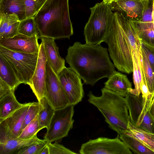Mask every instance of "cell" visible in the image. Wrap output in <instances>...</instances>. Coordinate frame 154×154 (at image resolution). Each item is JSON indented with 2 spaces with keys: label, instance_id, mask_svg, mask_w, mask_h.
I'll return each instance as SVG.
<instances>
[{
  "label": "cell",
  "instance_id": "1",
  "mask_svg": "<svg viewBox=\"0 0 154 154\" xmlns=\"http://www.w3.org/2000/svg\"><path fill=\"white\" fill-rule=\"evenodd\" d=\"M103 42L108 45L115 66L122 72H132L133 53L139 56L141 42L131 21L118 11L113 12Z\"/></svg>",
  "mask_w": 154,
  "mask_h": 154
},
{
  "label": "cell",
  "instance_id": "2",
  "mask_svg": "<svg viewBox=\"0 0 154 154\" xmlns=\"http://www.w3.org/2000/svg\"><path fill=\"white\" fill-rule=\"evenodd\" d=\"M65 59L69 67L86 85L94 86L99 80L108 78L116 71L107 49L100 44L75 42L69 47Z\"/></svg>",
  "mask_w": 154,
  "mask_h": 154
},
{
  "label": "cell",
  "instance_id": "3",
  "mask_svg": "<svg viewBox=\"0 0 154 154\" xmlns=\"http://www.w3.org/2000/svg\"><path fill=\"white\" fill-rule=\"evenodd\" d=\"M33 17L39 36L69 39L73 34L69 0H47Z\"/></svg>",
  "mask_w": 154,
  "mask_h": 154
},
{
  "label": "cell",
  "instance_id": "4",
  "mask_svg": "<svg viewBox=\"0 0 154 154\" xmlns=\"http://www.w3.org/2000/svg\"><path fill=\"white\" fill-rule=\"evenodd\" d=\"M101 91L100 96L89 91L88 101L101 112L110 128L119 135L127 133L130 120L125 98L104 88Z\"/></svg>",
  "mask_w": 154,
  "mask_h": 154
},
{
  "label": "cell",
  "instance_id": "5",
  "mask_svg": "<svg viewBox=\"0 0 154 154\" xmlns=\"http://www.w3.org/2000/svg\"><path fill=\"white\" fill-rule=\"evenodd\" d=\"M90 9V15L84 30L85 43L100 44L106 35L113 13L110 5L103 1L97 3Z\"/></svg>",
  "mask_w": 154,
  "mask_h": 154
},
{
  "label": "cell",
  "instance_id": "6",
  "mask_svg": "<svg viewBox=\"0 0 154 154\" xmlns=\"http://www.w3.org/2000/svg\"><path fill=\"white\" fill-rule=\"evenodd\" d=\"M0 54L8 62L21 84L29 85L35 70L38 54L16 52L1 45Z\"/></svg>",
  "mask_w": 154,
  "mask_h": 154
},
{
  "label": "cell",
  "instance_id": "7",
  "mask_svg": "<svg viewBox=\"0 0 154 154\" xmlns=\"http://www.w3.org/2000/svg\"><path fill=\"white\" fill-rule=\"evenodd\" d=\"M74 106L69 104L55 109L44 136V139L48 143L60 141L68 136L74 122L73 119Z\"/></svg>",
  "mask_w": 154,
  "mask_h": 154
},
{
  "label": "cell",
  "instance_id": "8",
  "mask_svg": "<svg viewBox=\"0 0 154 154\" xmlns=\"http://www.w3.org/2000/svg\"><path fill=\"white\" fill-rule=\"evenodd\" d=\"M79 152L81 154H132L130 149L120 139L100 137L90 139L83 143Z\"/></svg>",
  "mask_w": 154,
  "mask_h": 154
},
{
  "label": "cell",
  "instance_id": "9",
  "mask_svg": "<svg viewBox=\"0 0 154 154\" xmlns=\"http://www.w3.org/2000/svg\"><path fill=\"white\" fill-rule=\"evenodd\" d=\"M45 97L55 109L69 104L68 97L58 75L47 62Z\"/></svg>",
  "mask_w": 154,
  "mask_h": 154
},
{
  "label": "cell",
  "instance_id": "10",
  "mask_svg": "<svg viewBox=\"0 0 154 154\" xmlns=\"http://www.w3.org/2000/svg\"><path fill=\"white\" fill-rule=\"evenodd\" d=\"M68 97L69 104L75 105L81 102L84 92L81 79L70 67H65L58 75Z\"/></svg>",
  "mask_w": 154,
  "mask_h": 154
},
{
  "label": "cell",
  "instance_id": "11",
  "mask_svg": "<svg viewBox=\"0 0 154 154\" xmlns=\"http://www.w3.org/2000/svg\"><path fill=\"white\" fill-rule=\"evenodd\" d=\"M154 94H151L147 99L141 94L136 96L129 93L125 97L127 104L130 122L139 127L145 116L149 112Z\"/></svg>",
  "mask_w": 154,
  "mask_h": 154
},
{
  "label": "cell",
  "instance_id": "12",
  "mask_svg": "<svg viewBox=\"0 0 154 154\" xmlns=\"http://www.w3.org/2000/svg\"><path fill=\"white\" fill-rule=\"evenodd\" d=\"M38 35L30 37L19 33L13 38L0 39V45L16 52L38 54Z\"/></svg>",
  "mask_w": 154,
  "mask_h": 154
},
{
  "label": "cell",
  "instance_id": "13",
  "mask_svg": "<svg viewBox=\"0 0 154 154\" xmlns=\"http://www.w3.org/2000/svg\"><path fill=\"white\" fill-rule=\"evenodd\" d=\"M46 57L44 44L42 42L37 65L33 75L29 84L37 98L38 102L45 97L46 78Z\"/></svg>",
  "mask_w": 154,
  "mask_h": 154
},
{
  "label": "cell",
  "instance_id": "14",
  "mask_svg": "<svg viewBox=\"0 0 154 154\" xmlns=\"http://www.w3.org/2000/svg\"><path fill=\"white\" fill-rule=\"evenodd\" d=\"M150 0H119L110 4L112 11H118L130 20L140 21Z\"/></svg>",
  "mask_w": 154,
  "mask_h": 154
},
{
  "label": "cell",
  "instance_id": "15",
  "mask_svg": "<svg viewBox=\"0 0 154 154\" xmlns=\"http://www.w3.org/2000/svg\"><path fill=\"white\" fill-rule=\"evenodd\" d=\"M44 44L47 62L58 75L65 67V60L60 55L55 39L38 35Z\"/></svg>",
  "mask_w": 154,
  "mask_h": 154
},
{
  "label": "cell",
  "instance_id": "16",
  "mask_svg": "<svg viewBox=\"0 0 154 154\" xmlns=\"http://www.w3.org/2000/svg\"><path fill=\"white\" fill-rule=\"evenodd\" d=\"M104 84V88L123 97L129 93V89L132 88L127 76L119 72L109 77Z\"/></svg>",
  "mask_w": 154,
  "mask_h": 154
},
{
  "label": "cell",
  "instance_id": "17",
  "mask_svg": "<svg viewBox=\"0 0 154 154\" xmlns=\"http://www.w3.org/2000/svg\"><path fill=\"white\" fill-rule=\"evenodd\" d=\"M31 103H23V106L4 120L13 133L18 137L22 131V127L29 108Z\"/></svg>",
  "mask_w": 154,
  "mask_h": 154
},
{
  "label": "cell",
  "instance_id": "18",
  "mask_svg": "<svg viewBox=\"0 0 154 154\" xmlns=\"http://www.w3.org/2000/svg\"><path fill=\"white\" fill-rule=\"evenodd\" d=\"M14 14L20 21L26 18L24 0H0V14Z\"/></svg>",
  "mask_w": 154,
  "mask_h": 154
},
{
  "label": "cell",
  "instance_id": "19",
  "mask_svg": "<svg viewBox=\"0 0 154 154\" xmlns=\"http://www.w3.org/2000/svg\"><path fill=\"white\" fill-rule=\"evenodd\" d=\"M45 140L38 138L36 135L34 137L27 139H20L18 137L11 140L4 144H0V154L14 153L22 148L31 144L42 142Z\"/></svg>",
  "mask_w": 154,
  "mask_h": 154
},
{
  "label": "cell",
  "instance_id": "20",
  "mask_svg": "<svg viewBox=\"0 0 154 154\" xmlns=\"http://www.w3.org/2000/svg\"><path fill=\"white\" fill-rule=\"evenodd\" d=\"M13 90L8 94L0 99V121L4 120L23 104L17 100Z\"/></svg>",
  "mask_w": 154,
  "mask_h": 154
},
{
  "label": "cell",
  "instance_id": "21",
  "mask_svg": "<svg viewBox=\"0 0 154 154\" xmlns=\"http://www.w3.org/2000/svg\"><path fill=\"white\" fill-rule=\"evenodd\" d=\"M120 139L135 154H154V151L129 133L119 135Z\"/></svg>",
  "mask_w": 154,
  "mask_h": 154
},
{
  "label": "cell",
  "instance_id": "22",
  "mask_svg": "<svg viewBox=\"0 0 154 154\" xmlns=\"http://www.w3.org/2000/svg\"><path fill=\"white\" fill-rule=\"evenodd\" d=\"M0 78L14 90L21 84L8 62L1 54Z\"/></svg>",
  "mask_w": 154,
  "mask_h": 154
},
{
  "label": "cell",
  "instance_id": "23",
  "mask_svg": "<svg viewBox=\"0 0 154 154\" xmlns=\"http://www.w3.org/2000/svg\"><path fill=\"white\" fill-rule=\"evenodd\" d=\"M38 102L42 106L38 115L39 127L41 130L44 128H48L55 109L45 97Z\"/></svg>",
  "mask_w": 154,
  "mask_h": 154
},
{
  "label": "cell",
  "instance_id": "24",
  "mask_svg": "<svg viewBox=\"0 0 154 154\" xmlns=\"http://www.w3.org/2000/svg\"><path fill=\"white\" fill-rule=\"evenodd\" d=\"M129 133L145 145L154 151V134L147 132L137 127L130 122L128 126Z\"/></svg>",
  "mask_w": 154,
  "mask_h": 154
},
{
  "label": "cell",
  "instance_id": "25",
  "mask_svg": "<svg viewBox=\"0 0 154 154\" xmlns=\"http://www.w3.org/2000/svg\"><path fill=\"white\" fill-rule=\"evenodd\" d=\"M18 32L30 37L39 35V30L33 17L27 18L20 21Z\"/></svg>",
  "mask_w": 154,
  "mask_h": 154
},
{
  "label": "cell",
  "instance_id": "26",
  "mask_svg": "<svg viewBox=\"0 0 154 154\" xmlns=\"http://www.w3.org/2000/svg\"><path fill=\"white\" fill-rule=\"evenodd\" d=\"M141 51L145 77L146 84L150 93L154 94V72L142 48Z\"/></svg>",
  "mask_w": 154,
  "mask_h": 154
},
{
  "label": "cell",
  "instance_id": "27",
  "mask_svg": "<svg viewBox=\"0 0 154 154\" xmlns=\"http://www.w3.org/2000/svg\"><path fill=\"white\" fill-rule=\"evenodd\" d=\"M38 115L23 129L18 138L27 139L37 135L38 132L41 130L39 127Z\"/></svg>",
  "mask_w": 154,
  "mask_h": 154
},
{
  "label": "cell",
  "instance_id": "28",
  "mask_svg": "<svg viewBox=\"0 0 154 154\" xmlns=\"http://www.w3.org/2000/svg\"><path fill=\"white\" fill-rule=\"evenodd\" d=\"M47 0H24L26 18L33 17Z\"/></svg>",
  "mask_w": 154,
  "mask_h": 154
},
{
  "label": "cell",
  "instance_id": "29",
  "mask_svg": "<svg viewBox=\"0 0 154 154\" xmlns=\"http://www.w3.org/2000/svg\"><path fill=\"white\" fill-rule=\"evenodd\" d=\"M42 107V104L38 102H31L26 114L22 127V130L29 123L35 118Z\"/></svg>",
  "mask_w": 154,
  "mask_h": 154
},
{
  "label": "cell",
  "instance_id": "30",
  "mask_svg": "<svg viewBox=\"0 0 154 154\" xmlns=\"http://www.w3.org/2000/svg\"><path fill=\"white\" fill-rule=\"evenodd\" d=\"M18 137L10 129L4 120L0 121V144H4Z\"/></svg>",
  "mask_w": 154,
  "mask_h": 154
},
{
  "label": "cell",
  "instance_id": "31",
  "mask_svg": "<svg viewBox=\"0 0 154 154\" xmlns=\"http://www.w3.org/2000/svg\"><path fill=\"white\" fill-rule=\"evenodd\" d=\"M45 140L42 142L36 143L24 147L17 151V154H39L42 149L48 143Z\"/></svg>",
  "mask_w": 154,
  "mask_h": 154
},
{
  "label": "cell",
  "instance_id": "32",
  "mask_svg": "<svg viewBox=\"0 0 154 154\" xmlns=\"http://www.w3.org/2000/svg\"><path fill=\"white\" fill-rule=\"evenodd\" d=\"M136 30L141 43L154 47V28L145 30Z\"/></svg>",
  "mask_w": 154,
  "mask_h": 154
},
{
  "label": "cell",
  "instance_id": "33",
  "mask_svg": "<svg viewBox=\"0 0 154 154\" xmlns=\"http://www.w3.org/2000/svg\"><path fill=\"white\" fill-rule=\"evenodd\" d=\"M132 60L133 62V78L134 88L129 89L128 91L129 93L136 96H138L141 93L140 83L137 64L134 57L133 52V53Z\"/></svg>",
  "mask_w": 154,
  "mask_h": 154
},
{
  "label": "cell",
  "instance_id": "34",
  "mask_svg": "<svg viewBox=\"0 0 154 154\" xmlns=\"http://www.w3.org/2000/svg\"><path fill=\"white\" fill-rule=\"evenodd\" d=\"M18 21L20 20L16 15L0 14V35L3 33L9 25Z\"/></svg>",
  "mask_w": 154,
  "mask_h": 154
},
{
  "label": "cell",
  "instance_id": "35",
  "mask_svg": "<svg viewBox=\"0 0 154 154\" xmlns=\"http://www.w3.org/2000/svg\"><path fill=\"white\" fill-rule=\"evenodd\" d=\"M50 154H75L77 153L70 150L57 142L54 143H48Z\"/></svg>",
  "mask_w": 154,
  "mask_h": 154
},
{
  "label": "cell",
  "instance_id": "36",
  "mask_svg": "<svg viewBox=\"0 0 154 154\" xmlns=\"http://www.w3.org/2000/svg\"><path fill=\"white\" fill-rule=\"evenodd\" d=\"M20 23V21H18L9 25L3 33L0 35V39L12 38L18 34Z\"/></svg>",
  "mask_w": 154,
  "mask_h": 154
},
{
  "label": "cell",
  "instance_id": "37",
  "mask_svg": "<svg viewBox=\"0 0 154 154\" xmlns=\"http://www.w3.org/2000/svg\"><path fill=\"white\" fill-rule=\"evenodd\" d=\"M141 45L154 72V47L143 43Z\"/></svg>",
  "mask_w": 154,
  "mask_h": 154
},
{
  "label": "cell",
  "instance_id": "38",
  "mask_svg": "<svg viewBox=\"0 0 154 154\" xmlns=\"http://www.w3.org/2000/svg\"><path fill=\"white\" fill-rule=\"evenodd\" d=\"M13 90L14 89L0 78V99L8 94Z\"/></svg>",
  "mask_w": 154,
  "mask_h": 154
},
{
  "label": "cell",
  "instance_id": "39",
  "mask_svg": "<svg viewBox=\"0 0 154 154\" xmlns=\"http://www.w3.org/2000/svg\"><path fill=\"white\" fill-rule=\"evenodd\" d=\"M149 112L154 120V95Z\"/></svg>",
  "mask_w": 154,
  "mask_h": 154
},
{
  "label": "cell",
  "instance_id": "40",
  "mask_svg": "<svg viewBox=\"0 0 154 154\" xmlns=\"http://www.w3.org/2000/svg\"><path fill=\"white\" fill-rule=\"evenodd\" d=\"M39 154H50L49 148L48 144L42 149Z\"/></svg>",
  "mask_w": 154,
  "mask_h": 154
},
{
  "label": "cell",
  "instance_id": "41",
  "mask_svg": "<svg viewBox=\"0 0 154 154\" xmlns=\"http://www.w3.org/2000/svg\"><path fill=\"white\" fill-rule=\"evenodd\" d=\"M119 0H103V1L106 4L110 5L113 2H116Z\"/></svg>",
  "mask_w": 154,
  "mask_h": 154
}]
</instances>
